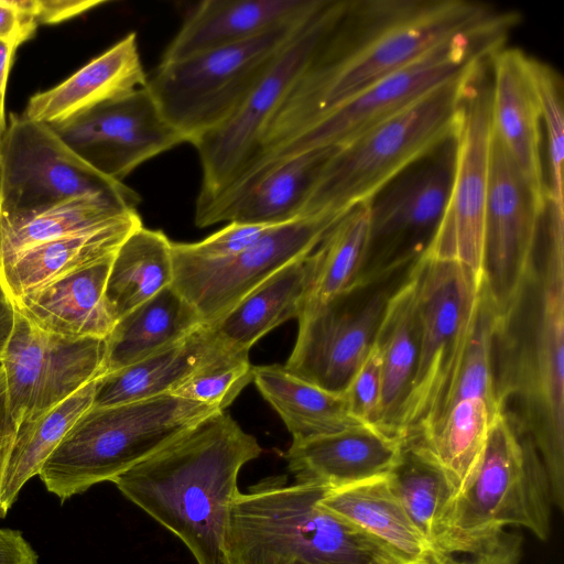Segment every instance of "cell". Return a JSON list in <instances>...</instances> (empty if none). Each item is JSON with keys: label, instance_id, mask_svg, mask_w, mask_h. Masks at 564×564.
<instances>
[{"label": "cell", "instance_id": "26", "mask_svg": "<svg viewBox=\"0 0 564 564\" xmlns=\"http://www.w3.org/2000/svg\"><path fill=\"white\" fill-rule=\"evenodd\" d=\"M140 226L139 216L31 247L0 270V282L15 302L54 280L115 253Z\"/></svg>", "mask_w": 564, "mask_h": 564}, {"label": "cell", "instance_id": "21", "mask_svg": "<svg viewBox=\"0 0 564 564\" xmlns=\"http://www.w3.org/2000/svg\"><path fill=\"white\" fill-rule=\"evenodd\" d=\"M491 129L521 173L540 207L547 208V184L541 156L542 113L532 57L502 45L489 58Z\"/></svg>", "mask_w": 564, "mask_h": 564}, {"label": "cell", "instance_id": "47", "mask_svg": "<svg viewBox=\"0 0 564 564\" xmlns=\"http://www.w3.org/2000/svg\"><path fill=\"white\" fill-rule=\"evenodd\" d=\"M18 425L9 410L6 376L3 367L0 362V490L8 458L15 437Z\"/></svg>", "mask_w": 564, "mask_h": 564}, {"label": "cell", "instance_id": "10", "mask_svg": "<svg viewBox=\"0 0 564 564\" xmlns=\"http://www.w3.org/2000/svg\"><path fill=\"white\" fill-rule=\"evenodd\" d=\"M519 21L520 14L509 11L494 23L452 37L319 118L253 171L305 150L346 144L490 56Z\"/></svg>", "mask_w": 564, "mask_h": 564}, {"label": "cell", "instance_id": "22", "mask_svg": "<svg viewBox=\"0 0 564 564\" xmlns=\"http://www.w3.org/2000/svg\"><path fill=\"white\" fill-rule=\"evenodd\" d=\"M404 444L399 434L362 424L292 443L285 458L295 482L338 489L388 476L400 462Z\"/></svg>", "mask_w": 564, "mask_h": 564}, {"label": "cell", "instance_id": "34", "mask_svg": "<svg viewBox=\"0 0 564 564\" xmlns=\"http://www.w3.org/2000/svg\"><path fill=\"white\" fill-rule=\"evenodd\" d=\"M173 283L172 241L140 226L117 249L105 296L116 322Z\"/></svg>", "mask_w": 564, "mask_h": 564}, {"label": "cell", "instance_id": "45", "mask_svg": "<svg viewBox=\"0 0 564 564\" xmlns=\"http://www.w3.org/2000/svg\"><path fill=\"white\" fill-rule=\"evenodd\" d=\"M41 9L42 0H0V41H28L40 24Z\"/></svg>", "mask_w": 564, "mask_h": 564}, {"label": "cell", "instance_id": "38", "mask_svg": "<svg viewBox=\"0 0 564 564\" xmlns=\"http://www.w3.org/2000/svg\"><path fill=\"white\" fill-rule=\"evenodd\" d=\"M392 491L435 552L455 494L436 463L415 443L405 441L398 465L388 475Z\"/></svg>", "mask_w": 564, "mask_h": 564}, {"label": "cell", "instance_id": "42", "mask_svg": "<svg viewBox=\"0 0 564 564\" xmlns=\"http://www.w3.org/2000/svg\"><path fill=\"white\" fill-rule=\"evenodd\" d=\"M345 392L354 414L365 423L379 426L382 397V356L375 341Z\"/></svg>", "mask_w": 564, "mask_h": 564}, {"label": "cell", "instance_id": "17", "mask_svg": "<svg viewBox=\"0 0 564 564\" xmlns=\"http://www.w3.org/2000/svg\"><path fill=\"white\" fill-rule=\"evenodd\" d=\"M105 338H70L40 329L17 311L0 360L17 425L36 419L105 375Z\"/></svg>", "mask_w": 564, "mask_h": 564}, {"label": "cell", "instance_id": "12", "mask_svg": "<svg viewBox=\"0 0 564 564\" xmlns=\"http://www.w3.org/2000/svg\"><path fill=\"white\" fill-rule=\"evenodd\" d=\"M346 3L347 0H323L232 117L192 143L203 171L196 206L223 194L243 172L267 123L341 15Z\"/></svg>", "mask_w": 564, "mask_h": 564}, {"label": "cell", "instance_id": "19", "mask_svg": "<svg viewBox=\"0 0 564 564\" xmlns=\"http://www.w3.org/2000/svg\"><path fill=\"white\" fill-rule=\"evenodd\" d=\"M545 213L492 133L484 216V285L497 316L509 307L531 265Z\"/></svg>", "mask_w": 564, "mask_h": 564}, {"label": "cell", "instance_id": "51", "mask_svg": "<svg viewBox=\"0 0 564 564\" xmlns=\"http://www.w3.org/2000/svg\"><path fill=\"white\" fill-rule=\"evenodd\" d=\"M412 564H437V563H436V560L434 557V553H432L425 560H422V561H419V562H415V563H412Z\"/></svg>", "mask_w": 564, "mask_h": 564}, {"label": "cell", "instance_id": "20", "mask_svg": "<svg viewBox=\"0 0 564 564\" xmlns=\"http://www.w3.org/2000/svg\"><path fill=\"white\" fill-rule=\"evenodd\" d=\"M337 150H305L269 163L210 202L195 207L197 227L221 221L278 226L301 218L326 163Z\"/></svg>", "mask_w": 564, "mask_h": 564}, {"label": "cell", "instance_id": "28", "mask_svg": "<svg viewBox=\"0 0 564 564\" xmlns=\"http://www.w3.org/2000/svg\"><path fill=\"white\" fill-rule=\"evenodd\" d=\"M292 435V443L368 424L357 417L346 392H332L302 380L283 366L253 367L252 380Z\"/></svg>", "mask_w": 564, "mask_h": 564}, {"label": "cell", "instance_id": "44", "mask_svg": "<svg viewBox=\"0 0 564 564\" xmlns=\"http://www.w3.org/2000/svg\"><path fill=\"white\" fill-rule=\"evenodd\" d=\"M521 553V535L503 530L465 557L436 552L434 557L437 564H520Z\"/></svg>", "mask_w": 564, "mask_h": 564}, {"label": "cell", "instance_id": "3", "mask_svg": "<svg viewBox=\"0 0 564 564\" xmlns=\"http://www.w3.org/2000/svg\"><path fill=\"white\" fill-rule=\"evenodd\" d=\"M261 453L257 438L220 411L111 482L183 541L198 564H226L238 474Z\"/></svg>", "mask_w": 564, "mask_h": 564}, {"label": "cell", "instance_id": "36", "mask_svg": "<svg viewBox=\"0 0 564 564\" xmlns=\"http://www.w3.org/2000/svg\"><path fill=\"white\" fill-rule=\"evenodd\" d=\"M98 379L41 416L18 425L0 490L1 518L7 516L22 487L39 476L45 460L75 422L93 405Z\"/></svg>", "mask_w": 564, "mask_h": 564}, {"label": "cell", "instance_id": "48", "mask_svg": "<svg viewBox=\"0 0 564 564\" xmlns=\"http://www.w3.org/2000/svg\"><path fill=\"white\" fill-rule=\"evenodd\" d=\"M104 1L42 0L39 23H56L76 17Z\"/></svg>", "mask_w": 564, "mask_h": 564}, {"label": "cell", "instance_id": "49", "mask_svg": "<svg viewBox=\"0 0 564 564\" xmlns=\"http://www.w3.org/2000/svg\"><path fill=\"white\" fill-rule=\"evenodd\" d=\"M20 43L18 41H0V141L7 128L4 97L12 56Z\"/></svg>", "mask_w": 564, "mask_h": 564}, {"label": "cell", "instance_id": "29", "mask_svg": "<svg viewBox=\"0 0 564 564\" xmlns=\"http://www.w3.org/2000/svg\"><path fill=\"white\" fill-rule=\"evenodd\" d=\"M310 276L311 253L284 265L208 327L227 347L250 351L267 333L300 316Z\"/></svg>", "mask_w": 564, "mask_h": 564}, {"label": "cell", "instance_id": "16", "mask_svg": "<svg viewBox=\"0 0 564 564\" xmlns=\"http://www.w3.org/2000/svg\"><path fill=\"white\" fill-rule=\"evenodd\" d=\"M405 272L326 303L304 306L284 369L325 390L345 392L370 350L388 300Z\"/></svg>", "mask_w": 564, "mask_h": 564}, {"label": "cell", "instance_id": "32", "mask_svg": "<svg viewBox=\"0 0 564 564\" xmlns=\"http://www.w3.org/2000/svg\"><path fill=\"white\" fill-rule=\"evenodd\" d=\"M319 503L383 542L406 564L434 553L392 491L388 476L332 489Z\"/></svg>", "mask_w": 564, "mask_h": 564}, {"label": "cell", "instance_id": "2", "mask_svg": "<svg viewBox=\"0 0 564 564\" xmlns=\"http://www.w3.org/2000/svg\"><path fill=\"white\" fill-rule=\"evenodd\" d=\"M497 401L533 442L553 506L564 509V231L541 227L535 253L492 346Z\"/></svg>", "mask_w": 564, "mask_h": 564}, {"label": "cell", "instance_id": "23", "mask_svg": "<svg viewBox=\"0 0 564 564\" xmlns=\"http://www.w3.org/2000/svg\"><path fill=\"white\" fill-rule=\"evenodd\" d=\"M115 253L28 293L14 302L17 311L52 334L106 338L116 324L105 296Z\"/></svg>", "mask_w": 564, "mask_h": 564}, {"label": "cell", "instance_id": "46", "mask_svg": "<svg viewBox=\"0 0 564 564\" xmlns=\"http://www.w3.org/2000/svg\"><path fill=\"white\" fill-rule=\"evenodd\" d=\"M0 564H39V556L21 531L0 528Z\"/></svg>", "mask_w": 564, "mask_h": 564}, {"label": "cell", "instance_id": "25", "mask_svg": "<svg viewBox=\"0 0 564 564\" xmlns=\"http://www.w3.org/2000/svg\"><path fill=\"white\" fill-rule=\"evenodd\" d=\"M314 0H205L185 18L161 62L181 61L258 36Z\"/></svg>", "mask_w": 564, "mask_h": 564}, {"label": "cell", "instance_id": "5", "mask_svg": "<svg viewBox=\"0 0 564 564\" xmlns=\"http://www.w3.org/2000/svg\"><path fill=\"white\" fill-rule=\"evenodd\" d=\"M484 59L338 147L326 163L301 217L344 215L369 202L406 167L455 137L469 80Z\"/></svg>", "mask_w": 564, "mask_h": 564}, {"label": "cell", "instance_id": "8", "mask_svg": "<svg viewBox=\"0 0 564 564\" xmlns=\"http://www.w3.org/2000/svg\"><path fill=\"white\" fill-rule=\"evenodd\" d=\"M420 340L413 378L394 423L404 440L427 433L445 413L474 329L482 284L456 260L416 262Z\"/></svg>", "mask_w": 564, "mask_h": 564}, {"label": "cell", "instance_id": "15", "mask_svg": "<svg viewBox=\"0 0 564 564\" xmlns=\"http://www.w3.org/2000/svg\"><path fill=\"white\" fill-rule=\"evenodd\" d=\"M489 58L478 64L467 87L456 134L455 166L448 203L425 253L460 262L481 284L484 216L492 138Z\"/></svg>", "mask_w": 564, "mask_h": 564}, {"label": "cell", "instance_id": "11", "mask_svg": "<svg viewBox=\"0 0 564 564\" xmlns=\"http://www.w3.org/2000/svg\"><path fill=\"white\" fill-rule=\"evenodd\" d=\"M455 155L456 135L406 167L368 202V237L354 289L401 274L427 252L448 203Z\"/></svg>", "mask_w": 564, "mask_h": 564}, {"label": "cell", "instance_id": "27", "mask_svg": "<svg viewBox=\"0 0 564 564\" xmlns=\"http://www.w3.org/2000/svg\"><path fill=\"white\" fill-rule=\"evenodd\" d=\"M202 326L196 310L170 285L116 322L105 338V375L166 349Z\"/></svg>", "mask_w": 564, "mask_h": 564}, {"label": "cell", "instance_id": "24", "mask_svg": "<svg viewBox=\"0 0 564 564\" xmlns=\"http://www.w3.org/2000/svg\"><path fill=\"white\" fill-rule=\"evenodd\" d=\"M137 34L131 32L58 85L34 94L23 116L55 124L147 85Z\"/></svg>", "mask_w": 564, "mask_h": 564}, {"label": "cell", "instance_id": "43", "mask_svg": "<svg viewBox=\"0 0 564 564\" xmlns=\"http://www.w3.org/2000/svg\"><path fill=\"white\" fill-rule=\"evenodd\" d=\"M270 227L229 223L198 242H176L184 252L200 259L219 260L238 254L257 241Z\"/></svg>", "mask_w": 564, "mask_h": 564}, {"label": "cell", "instance_id": "35", "mask_svg": "<svg viewBox=\"0 0 564 564\" xmlns=\"http://www.w3.org/2000/svg\"><path fill=\"white\" fill-rule=\"evenodd\" d=\"M501 412L482 398L462 399L427 433L405 441L417 444L436 463L456 496L476 469Z\"/></svg>", "mask_w": 564, "mask_h": 564}, {"label": "cell", "instance_id": "33", "mask_svg": "<svg viewBox=\"0 0 564 564\" xmlns=\"http://www.w3.org/2000/svg\"><path fill=\"white\" fill-rule=\"evenodd\" d=\"M137 207L115 198L83 196L43 209L0 213V270L36 245L139 217Z\"/></svg>", "mask_w": 564, "mask_h": 564}, {"label": "cell", "instance_id": "50", "mask_svg": "<svg viewBox=\"0 0 564 564\" xmlns=\"http://www.w3.org/2000/svg\"><path fill=\"white\" fill-rule=\"evenodd\" d=\"M17 307L0 282V360L6 351L15 323Z\"/></svg>", "mask_w": 564, "mask_h": 564}, {"label": "cell", "instance_id": "13", "mask_svg": "<svg viewBox=\"0 0 564 564\" xmlns=\"http://www.w3.org/2000/svg\"><path fill=\"white\" fill-rule=\"evenodd\" d=\"M83 196L140 203L137 192L93 169L50 124L11 113L0 141V213L37 210Z\"/></svg>", "mask_w": 564, "mask_h": 564}, {"label": "cell", "instance_id": "18", "mask_svg": "<svg viewBox=\"0 0 564 564\" xmlns=\"http://www.w3.org/2000/svg\"><path fill=\"white\" fill-rule=\"evenodd\" d=\"M50 126L87 164L117 182L186 142L163 116L147 85Z\"/></svg>", "mask_w": 564, "mask_h": 564}, {"label": "cell", "instance_id": "4", "mask_svg": "<svg viewBox=\"0 0 564 564\" xmlns=\"http://www.w3.org/2000/svg\"><path fill=\"white\" fill-rule=\"evenodd\" d=\"M332 489L273 478L239 492L225 538L226 564H406L321 506Z\"/></svg>", "mask_w": 564, "mask_h": 564}, {"label": "cell", "instance_id": "9", "mask_svg": "<svg viewBox=\"0 0 564 564\" xmlns=\"http://www.w3.org/2000/svg\"><path fill=\"white\" fill-rule=\"evenodd\" d=\"M322 2L243 42L161 62L147 87L163 116L191 144L224 124Z\"/></svg>", "mask_w": 564, "mask_h": 564}, {"label": "cell", "instance_id": "41", "mask_svg": "<svg viewBox=\"0 0 564 564\" xmlns=\"http://www.w3.org/2000/svg\"><path fill=\"white\" fill-rule=\"evenodd\" d=\"M532 72L539 94L542 123L546 128L549 185L546 216L564 221L563 161L564 115L563 83L557 72L546 63L532 57Z\"/></svg>", "mask_w": 564, "mask_h": 564}, {"label": "cell", "instance_id": "37", "mask_svg": "<svg viewBox=\"0 0 564 564\" xmlns=\"http://www.w3.org/2000/svg\"><path fill=\"white\" fill-rule=\"evenodd\" d=\"M368 202L347 210L311 252V276L304 306L326 303L354 289L365 254Z\"/></svg>", "mask_w": 564, "mask_h": 564}, {"label": "cell", "instance_id": "30", "mask_svg": "<svg viewBox=\"0 0 564 564\" xmlns=\"http://www.w3.org/2000/svg\"><path fill=\"white\" fill-rule=\"evenodd\" d=\"M213 329L202 326L182 341L97 380L91 406L124 404L170 393L219 346Z\"/></svg>", "mask_w": 564, "mask_h": 564}, {"label": "cell", "instance_id": "7", "mask_svg": "<svg viewBox=\"0 0 564 564\" xmlns=\"http://www.w3.org/2000/svg\"><path fill=\"white\" fill-rule=\"evenodd\" d=\"M220 412L172 393L90 406L72 426L40 470L61 501L111 481L206 417Z\"/></svg>", "mask_w": 564, "mask_h": 564}, {"label": "cell", "instance_id": "40", "mask_svg": "<svg viewBox=\"0 0 564 564\" xmlns=\"http://www.w3.org/2000/svg\"><path fill=\"white\" fill-rule=\"evenodd\" d=\"M496 319L495 306L482 284L474 329L446 411L462 399L476 397L502 411L494 386L492 346Z\"/></svg>", "mask_w": 564, "mask_h": 564}, {"label": "cell", "instance_id": "1", "mask_svg": "<svg viewBox=\"0 0 564 564\" xmlns=\"http://www.w3.org/2000/svg\"><path fill=\"white\" fill-rule=\"evenodd\" d=\"M470 0H347L267 123L240 178L319 118L452 37L503 18Z\"/></svg>", "mask_w": 564, "mask_h": 564}, {"label": "cell", "instance_id": "39", "mask_svg": "<svg viewBox=\"0 0 564 564\" xmlns=\"http://www.w3.org/2000/svg\"><path fill=\"white\" fill-rule=\"evenodd\" d=\"M252 380L253 366L249 351L231 349L221 343L170 393L225 411Z\"/></svg>", "mask_w": 564, "mask_h": 564}, {"label": "cell", "instance_id": "14", "mask_svg": "<svg viewBox=\"0 0 564 564\" xmlns=\"http://www.w3.org/2000/svg\"><path fill=\"white\" fill-rule=\"evenodd\" d=\"M339 217L315 215L272 226L243 251L219 260L193 257L172 242V285L205 326L213 325L284 265L310 254Z\"/></svg>", "mask_w": 564, "mask_h": 564}, {"label": "cell", "instance_id": "6", "mask_svg": "<svg viewBox=\"0 0 564 564\" xmlns=\"http://www.w3.org/2000/svg\"><path fill=\"white\" fill-rule=\"evenodd\" d=\"M552 507L549 477L533 442L501 412L476 469L447 509L435 552L470 554L508 525L547 541Z\"/></svg>", "mask_w": 564, "mask_h": 564}, {"label": "cell", "instance_id": "31", "mask_svg": "<svg viewBox=\"0 0 564 564\" xmlns=\"http://www.w3.org/2000/svg\"><path fill=\"white\" fill-rule=\"evenodd\" d=\"M416 284L414 263L391 293L375 338L382 356L379 426L392 433H395L394 423L409 391L419 354Z\"/></svg>", "mask_w": 564, "mask_h": 564}]
</instances>
